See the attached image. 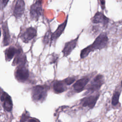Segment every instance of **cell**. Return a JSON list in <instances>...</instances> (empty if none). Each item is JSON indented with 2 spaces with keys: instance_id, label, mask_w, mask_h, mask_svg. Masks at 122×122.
I'll use <instances>...</instances> for the list:
<instances>
[{
  "instance_id": "obj_21",
  "label": "cell",
  "mask_w": 122,
  "mask_h": 122,
  "mask_svg": "<svg viewBox=\"0 0 122 122\" xmlns=\"http://www.w3.org/2000/svg\"><path fill=\"white\" fill-rule=\"evenodd\" d=\"M101 3V5L102 6H103V7H104V4H105V0H100Z\"/></svg>"
},
{
  "instance_id": "obj_19",
  "label": "cell",
  "mask_w": 122,
  "mask_h": 122,
  "mask_svg": "<svg viewBox=\"0 0 122 122\" xmlns=\"http://www.w3.org/2000/svg\"><path fill=\"white\" fill-rule=\"evenodd\" d=\"M9 0H0V10H3L7 5Z\"/></svg>"
},
{
  "instance_id": "obj_15",
  "label": "cell",
  "mask_w": 122,
  "mask_h": 122,
  "mask_svg": "<svg viewBox=\"0 0 122 122\" xmlns=\"http://www.w3.org/2000/svg\"><path fill=\"white\" fill-rule=\"evenodd\" d=\"M2 28L3 30V43L4 45H8L10 41V34L9 32V30L8 28V25L7 22H4L2 25Z\"/></svg>"
},
{
  "instance_id": "obj_22",
  "label": "cell",
  "mask_w": 122,
  "mask_h": 122,
  "mask_svg": "<svg viewBox=\"0 0 122 122\" xmlns=\"http://www.w3.org/2000/svg\"><path fill=\"white\" fill-rule=\"evenodd\" d=\"M1 36V30H0V37Z\"/></svg>"
},
{
  "instance_id": "obj_14",
  "label": "cell",
  "mask_w": 122,
  "mask_h": 122,
  "mask_svg": "<svg viewBox=\"0 0 122 122\" xmlns=\"http://www.w3.org/2000/svg\"><path fill=\"white\" fill-rule=\"evenodd\" d=\"M66 85L64 81H57L53 84V89L55 92L59 93L64 92L66 90Z\"/></svg>"
},
{
  "instance_id": "obj_8",
  "label": "cell",
  "mask_w": 122,
  "mask_h": 122,
  "mask_svg": "<svg viewBox=\"0 0 122 122\" xmlns=\"http://www.w3.org/2000/svg\"><path fill=\"white\" fill-rule=\"evenodd\" d=\"M79 37V35L75 39L72 40L65 43L62 51L64 57H66L70 55L71 51H73V50L76 47L77 44Z\"/></svg>"
},
{
  "instance_id": "obj_2",
  "label": "cell",
  "mask_w": 122,
  "mask_h": 122,
  "mask_svg": "<svg viewBox=\"0 0 122 122\" xmlns=\"http://www.w3.org/2000/svg\"><path fill=\"white\" fill-rule=\"evenodd\" d=\"M42 0H37L30 7V19L32 20H38L42 15Z\"/></svg>"
},
{
  "instance_id": "obj_7",
  "label": "cell",
  "mask_w": 122,
  "mask_h": 122,
  "mask_svg": "<svg viewBox=\"0 0 122 122\" xmlns=\"http://www.w3.org/2000/svg\"><path fill=\"white\" fill-rule=\"evenodd\" d=\"M37 35L36 29L30 27L27 28L21 35V39L23 42L28 43Z\"/></svg>"
},
{
  "instance_id": "obj_17",
  "label": "cell",
  "mask_w": 122,
  "mask_h": 122,
  "mask_svg": "<svg viewBox=\"0 0 122 122\" xmlns=\"http://www.w3.org/2000/svg\"><path fill=\"white\" fill-rule=\"evenodd\" d=\"M121 94L120 91H116L114 92L112 100V103L113 106L116 105L119 103V100Z\"/></svg>"
},
{
  "instance_id": "obj_1",
  "label": "cell",
  "mask_w": 122,
  "mask_h": 122,
  "mask_svg": "<svg viewBox=\"0 0 122 122\" xmlns=\"http://www.w3.org/2000/svg\"><path fill=\"white\" fill-rule=\"evenodd\" d=\"M108 38L105 32L101 33L90 45L82 49L81 51V59L86 57L91 52L97 50H102L106 48L108 43Z\"/></svg>"
},
{
  "instance_id": "obj_23",
  "label": "cell",
  "mask_w": 122,
  "mask_h": 122,
  "mask_svg": "<svg viewBox=\"0 0 122 122\" xmlns=\"http://www.w3.org/2000/svg\"><path fill=\"white\" fill-rule=\"evenodd\" d=\"M121 86L122 87V81H121Z\"/></svg>"
},
{
  "instance_id": "obj_12",
  "label": "cell",
  "mask_w": 122,
  "mask_h": 122,
  "mask_svg": "<svg viewBox=\"0 0 122 122\" xmlns=\"http://www.w3.org/2000/svg\"><path fill=\"white\" fill-rule=\"evenodd\" d=\"M92 21L93 23H102L105 27L107 26L109 19L102 12H97L92 18Z\"/></svg>"
},
{
  "instance_id": "obj_16",
  "label": "cell",
  "mask_w": 122,
  "mask_h": 122,
  "mask_svg": "<svg viewBox=\"0 0 122 122\" xmlns=\"http://www.w3.org/2000/svg\"><path fill=\"white\" fill-rule=\"evenodd\" d=\"M17 52V50L14 47H10L5 51V57L7 61H10L12 59Z\"/></svg>"
},
{
  "instance_id": "obj_3",
  "label": "cell",
  "mask_w": 122,
  "mask_h": 122,
  "mask_svg": "<svg viewBox=\"0 0 122 122\" xmlns=\"http://www.w3.org/2000/svg\"><path fill=\"white\" fill-rule=\"evenodd\" d=\"M25 9L24 0H14L11 6L12 15L16 19L20 18L23 14Z\"/></svg>"
},
{
  "instance_id": "obj_9",
  "label": "cell",
  "mask_w": 122,
  "mask_h": 122,
  "mask_svg": "<svg viewBox=\"0 0 122 122\" xmlns=\"http://www.w3.org/2000/svg\"><path fill=\"white\" fill-rule=\"evenodd\" d=\"M29 76V71L25 67L20 66L15 71L16 79L20 81H24L28 79Z\"/></svg>"
},
{
  "instance_id": "obj_20",
  "label": "cell",
  "mask_w": 122,
  "mask_h": 122,
  "mask_svg": "<svg viewBox=\"0 0 122 122\" xmlns=\"http://www.w3.org/2000/svg\"><path fill=\"white\" fill-rule=\"evenodd\" d=\"M75 80V79L73 77H68L65 79L64 81L67 85H70Z\"/></svg>"
},
{
  "instance_id": "obj_13",
  "label": "cell",
  "mask_w": 122,
  "mask_h": 122,
  "mask_svg": "<svg viewBox=\"0 0 122 122\" xmlns=\"http://www.w3.org/2000/svg\"><path fill=\"white\" fill-rule=\"evenodd\" d=\"M67 20H68V17L67 18V19H66V20L64 21L63 23H61L58 26V27L57 28L55 31L54 33L51 34V41H56L63 33L66 26Z\"/></svg>"
},
{
  "instance_id": "obj_5",
  "label": "cell",
  "mask_w": 122,
  "mask_h": 122,
  "mask_svg": "<svg viewBox=\"0 0 122 122\" xmlns=\"http://www.w3.org/2000/svg\"><path fill=\"white\" fill-rule=\"evenodd\" d=\"M104 83V76L102 74L96 75L88 85L87 89L89 92H93L98 91Z\"/></svg>"
},
{
  "instance_id": "obj_6",
  "label": "cell",
  "mask_w": 122,
  "mask_h": 122,
  "mask_svg": "<svg viewBox=\"0 0 122 122\" xmlns=\"http://www.w3.org/2000/svg\"><path fill=\"white\" fill-rule=\"evenodd\" d=\"M99 96L100 94L99 93L94 95L86 96L81 100V104L83 107H88L89 109H92L94 107Z\"/></svg>"
},
{
  "instance_id": "obj_11",
  "label": "cell",
  "mask_w": 122,
  "mask_h": 122,
  "mask_svg": "<svg viewBox=\"0 0 122 122\" xmlns=\"http://www.w3.org/2000/svg\"><path fill=\"white\" fill-rule=\"evenodd\" d=\"M1 100L3 102V106L4 109L10 112L13 106L12 101L11 97L6 92H3L1 96Z\"/></svg>"
},
{
  "instance_id": "obj_18",
  "label": "cell",
  "mask_w": 122,
  "mask_h": 122,
  "mask_svg": "<svg viewBox=\"0 0 122 122\" xmlns=\"http://www.w3.org/2000/svg\"><path fill=\"white\" fill-rule=\"evenodd\" d=\"M25 57L24 56H22L21 55H18L15 58L14 62H16L17 64H19L20 66H22L23 64L25 63Z\"/></svg>"
},
{
  "instance_id": "obj_4",
  "label": "cell",
  "mask_w": 122,
  "mask_h": 122,
  "mask_svg": "<svg viewBox=\"0 0 122 122\" xmlns=\"http://www.w3.org/2000/svg\"><path fill=\"white\" fill-rule=\"evenodd\" d=\"M32 98L36 102H42L47 96V90L44 86H36L33 87L31 92Z\"/></svg>"
},
{
  "instance_id": "obj_10",
  "label": "cell",
  "mask_w": 122,
  "mask_h": 122,
  "mask_svg": "<svg viewBox=\"0 0 122 122\" xmlns=\"http://www.w3.org/2000/svg\"><path fill=\"white\" fill-rule=\"evenodd\" d=\"M90 81L88 76H85L77 81L73 85V89L77 92L82 91Z\"/></svg>"
}]
</instances>
